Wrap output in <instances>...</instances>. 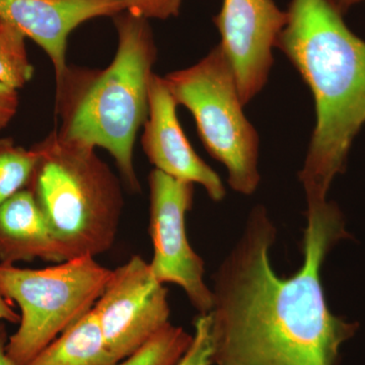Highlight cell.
<instances>
[{"mask_svg": "<svg viewBox=\"0 0 365 365\" xmlns=\"http://www.w3.org/2000/svg\"><path fill=\"white\" fill-rule=\"evenodd\" d=\"M111 273L93 257L42 269L0 264V292L21 312L18 330L7 342L11 361L26 365L90 313Z\"/></svg>", "mask_w": 365, "mask_h": 365, "instance_id": "obj_5", "label": "cell"}, {"mask_svg": "<svg viewBox=\"0 0 365 365\" xmlns=\"http://www.w3.org/2000/svg\"><path fill=\"white\" fill-rule=\"evenodd\" d=\"M287 19L274 0H223L215 24L244 106L267 83L272 49Z\"/></svg>", "mask_w": 365, "mask_h": 365, "instance_id": "obj_9", "label": "cell"}, {"mask_svg": "<svg viewBox=\"0 0 365 365\" xmlns=\"http://www.w3.org/2000/svg\"><path fill=\"white\" fill-rule=\"evenodd\" d=\"M37 151L19 145L11 137L0 138V205L30 185Z\"/></svg>", "mask_w": 365, "mask_h": 365, "instance_id": "obj_14", "label": "cell"}, {"mask_svg": "<svg viewBox=\"0 0 365 365\" xmlns=\"http://www.w3.org/2000/svg\"><path fill=\"white\" fill-rule=\"evenodd\" d=\"M9 335L7 332L6 322L0 321V365H16L7 354V342Z\"/></svg>", "mask_w": 365, "mask_h": 365, "instance_id": "obj_21", "label": "cell"}, {"mask_svg": "<svg viewBox=\"0 0 365 365\" xmlns=\"http://www.w3.org/2000/svg\"><path fill=\"white\" fill-rule=\"evenodd\" d=\"M193 335L168 324L153 338L116 365H177L189 349Z\"/></svg>", "mask_w": 365, "mask_h": 365, "instance_id": "obj_15", "label": "cell"}, {"mask_svg": "<svg viewBox=\"0 0 365 365\" xmlns=\"http://www.w3.org/2000/svg\"><path fill=\"white\" fill-rule=\"evenodd\" d=\"M19 93L0 83V131L9 126L19 109Z\"/></svg>", "mask_w": 365, "mask_h": 365, "instance_id": "obj_19", "label": "cell"}, {"mask_svg": "<svg viewBox=\"0 0 365 365\" xmlns=\"http://www.w3.org/2000/svg\"><path fill=\"white\" fill-rule=\"evenodd\" d=\"M113 20L118 46L110 66L104 69L68 66L56 78L55 130L67 140L107 150L122 182L136 193L141 186L133 150L148 115L158 49L148 20L128 11Z\"/></svg>", "mask_w": 365, "mask_h": 365, "instance_id": "obj_3", "label": "cell"}, {"mask_svg": "<svg viewBox=\"0 0 365 365\" xmlns=\"http://www.w3.org/2000/svg\"><path fill=\"white\" fill-rule=\"evenodd\" d=\"M276 47L311 88L316 126L299 181L307 207L326 202L365 124V41L346 26L330 0H292Z\"/></svg>", "mask_w": 365, "mask_h": 365, "instance_id": "obj_2", "label": "cell"}, {"mask_svg": "<svg viewBox=\"0 0 365 365\" xmlns=\"http://www.w3.org/2000/svg\"><path fill=\"white\" fill-rule=\"evenodd\" d=\"M177 365H213L210 318L208 314H200L196 319L193 340Z\"/></svg>", "mask_w": 365, "mask_h": 365, "instance_id": "obj_17", "label": "cell"}, {"mask_svg": "<svg viewBox=\"0 0 365 365\" xmlns=\"http://www.w3.org/2000/svg\"><path fill=\"white\" fill-rule=\"evenodd\" d=\"M330 1L334 7H335L341 14L344 16L351 7L356 6V4H360V2L365 1V0H330Z\"/></svg>", "mask_w": 365, "mask_h": 365, "instance_id": "obj_22", "label": "cell"}, {"mask_svg": "<svg viewBox=\"0 0 365 365\" xmlns=\"http://www.w3.org/2000/svg\"><path fill=\"white\" fill-rule=\"evenodd\" d=\"M107 349L118 362L130 356L170 323L168 290L135 255L112 270L93 307Z\"/></svg>", "mask_w": 365, "mask_h": 365, "instance_id": "obj_8", "label": "cell"}, {"mask_svg": "<svg viewBox=\"0 0 365 365\" xmlns=\"http://www.w3.org/2000/svg\"><path fill=\"white\" fill-rule=\"evenodd\" d=\"M177 102L165 78L155 74L141 146L155 169L181 181L198 184L209 198L220 202L225 196L220 177L197 155L177 116Z\"/></svg>", "mask_w": 365, "mask_h": 365, "instance_id": "obj_10", "label": "cell"}, {"mask_svg": "<svg viewBox=\"0 0 365 365\" xmlns=\"http://www.w3.org/2000/svg\"><path fill=\"white\" fill-rule=\"evenodd\" d=\"M127 11L144 20H168L180 14L182 0H126Z\"/></svg>", "mask_w": 365, "mask_h": 365, "instance_id": "obj_18", "label": "cell"}, {"mask_svg": "<svg viewBox=\"0 0 365 365\" xmlns=\"http://www.w3.org/2000/svg\"><path fill=\"white\" fill-rule=\"evenodd\" d=\"M26 38L16 26L0 21V83L16 91L30 83L35 73Z\"/></svg>", "mask_w": 365, "mask_h": 365, "instance_id": "obj_16", "label": "cell"}, {"mask_svg": "<svg viewBox=\"0 0 365 365\" xmlns=\"http://www.w3.org/2000/svg\"><path fill=\"white\" fill-rule=\"evenodd\" d=\"M35 260L63 262L44 213L26 188L0 205V264Z\"/></svg>", "mask_w": 365, "mask_h": 365, "instance_id": "obj_12", "label": "cell"}, {"mask_svg": "<svg viewBox=\"0 0 365 365\" xmlns=\"http://www.w3.org/2000/svg\"><path fill=\"white\" fill-rule=\"evenodd\" d=\"M178 105L195 119L209 155L227 168L230 188L252 195L260 182L259 135L245 116L230 60L220 45L198 63L165 78Z\"/></svg>", "mask_w": 365, "mask_h": 365, "instance_id": "obj_6", "label": "cell"}, {"mask_svg": "<svg viewBox=\"0 0 365 365\" xmlns=\"http://www.w3.org/2000/svg\"><path fill=\"white\" fill-rule=\"evenodd\" d=\"M20 314L14 311L11 302L7 300L0 292V321L6 322V323L19 324L20 323Z\"/></svg>", "mask_w": 365, "mask_h": 365, "instance_id": "obj_20", "label": "cell"}, {"mask_svg": "<svg viewBox=\"0 0 365 365\" xmlns=\"http://www.w3.org/2000/svg\"><path fill=\"white\" fill-rule=\"evenodd\" d=\"M127 11L126 0H0V21L16 26L51 60L62 76L69 35L86 21Z\"/></svg>", "mask_w": 365, "mask_h": 365, "instance_id": "obj_11", "label": "cell"}, {"mask_svg": "<svg viewBox=\"0 0 365 365\" xmlns=\"http://www.w3.org/2000/svg\"><path fill=\"white\" fill-rule=\"evenodd\" d=\"M276 237L268 211L256 206L215 273L213 365H338L341 347L359 330L330 311L322 287L327 255L348 237L339 208H307L304 263L289 277L271 264Z\"/></svg>", "mask_w": 365, "mask_h": 365, "instance_id": "obj_1", "label": "cell"}, {"mask_svg": "<svg viewBox=\"0 0 365 365\" xmlns=\"http://www.w3.org/2000/svg\"><path fill=\"white\" fill-rule=\"evenodd\" d=\"M93 309L26 365H116Z\"/></svg>", "mask_w": 365, "mask_h": 365, "instance_id": "obj_13", "label": "cell"}, {"mask_svg": "<svg viewBox=\"0 0 365 365\" xmlns=\"http://www.w3.org/2000/svg\"><path fill=\"white\" fill-rule=\"evenodd\" d=\"M38 163L28 189L49 223L62 260L114 246L124 209L122 180L96 148L50 132L34 144Z\"/></svg>", "mask_w": 365, "mask_h": 365, "instance_id": "obj_4", "label": "cell"}, {"mask_svg": "<svg viewBox=\"0 0 365 365\" xmlns=\"http://www.w3.org/2000/svg\"><path fill=\"white\" fill-rule=\"evenodd\" d=\"M150 185V270L158 282L178 285L200 314H209L213 294L204 280L205 264L187 235L186 217L193 206L194 184L153 169Z\"/></svg>", "mask_w": 365, "mask_h": 365, "instance_id": "obj_7", "label": "cell"}]
</instances>
